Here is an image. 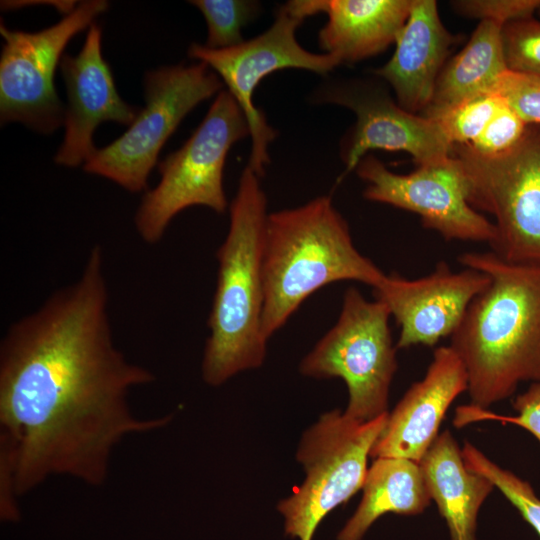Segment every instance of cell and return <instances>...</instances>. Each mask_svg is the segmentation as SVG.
<instances>
[{"label":"cell","instance_id":"obj_31","mask_svg":"<svg viewBox=\"0 0 540 540\" xmlns=\"http://www.w3.org/2000/svg\"><path fill=\"white\" fill-rule=\"evenodd\" d=\"M538 13H539V15H540V9L538 10Z\"/></svg>","mask_w":540,"mask_h":540},{"label":"cell","instance_id":"obj_7","mask_svg":"<svg viewBox=\"0 0 540 540\" xmlns=\"http://www.w3.org/2000/svg\"><path fill=\"white\" fill-rule=\"evenodd\" d=\"M388 415L359 421L333 410L304 432L296 456L305 469V480L277 507L287 535L312 540L324 517L363 487L367 458Z\"/></svg>","mask_w":540,"mask_h":540},{"label":"cell","instance_id":"obj_3","mask_svg":"<svg viewBox=\"0 0 540 540\" xmlns=\"http://www.w3.org/2000/svg\"><path fill=\"white\" fill-rule=\"evenodd\" d=\"M266 204L260 177L246 166L230 204L228 233L216 252L217 284L201 365L203 380L211 386L260 367L265 358L262 247Z\"/></svg>","mask_w":540,"mask_h":540},{"label":"cell","instance_id":"obj_26","mask_svg":"<svg viewBox=\"0 0 540 540\" xmlns=\"http://www.w3.org/2000/svg\"><path fill=\"white\" fill-rule=\"evenodd\" d=\"M513 409L517 415L508 417L493 414L472 404L460 406L457 409L454 425L463 426L486 419L499 420L526 429L540 442V382H533L525 392L518 395L513 401Z\"/></svg>","mask_w":540,"mask_h":540},{"label":"cell","instance_id":"obj_25","mask_svg":"<svg viewBox=\"0 0 540 540\" xmlns=\"http://www.w3.org/2000/svg\"><path fill=\"white\" fill-rule=\"evenodd\" d=\"M501 43L507 70L540 77V21L533 17L502 27Z\"/></svg>","mask_w":540,"mask_h":540},{"label":"cell","instance_id":"obj_12","mask_svg":"<svg viewBox=\"0 0 540 540\" xmlns=\"http://www.w3.org/2000/svg\"><path fill=\"white\" fill-rule=\"evenodd\" d=\"M355 170L367 182L365 199L416 213L425 228L446 240L487 242L491 246L496 239L494 223L470 205L467 176L452 154L406 175L390 171L371 155L364 156Z\"/></svg>","mask_w":540,"mask_h":540},{"label":"cell","instance_id":"obj_2","mask_svg":"<svg viewBox=\"0 0 540 540\" xmlns=\"http://www.w3.org/2000/svg\"><path fill=\"white\" fill-rule=\"evenodd\" d=\"M459 262L490 278L450 344L466 369L471 404L486 409L519 383L540 382V266L511 263L493 251L466 252Z\"/></svg>","mask_w":540,"mask_h":540},{"label":"cell","instance_id":"obj_17","mask_svg":"<svg viewBox=\"0 0 540 540\" xmlns=\"http://www.w3.org/2000/svg\"><path fill=\"white\" fill-rule=\"evenodd\" d=\"M456 42L457 36L443 25L435 0H413L392 57L372 72L389 83L401 108L422 115Z\"/></svg>","mask_w":540,"mask_h":540},{"label":"cell","instance_id":"obj_15","mask_svg":"<svg viewBox=\"0 0 540 540\" xmlns=\"http://www.w3.org/2000/svg\"><path fill=\"white\" fill-rule=\"evenodd\" d=\"M61 72L67 91L65 134L54 161L65 167L83 165L96 147L99 124L114 121L131 125L138 111L118 94L109 64L102 54V31L93 23L76 56L63 55Z\"/></svg>","mask_w":540,"mask_h":540},{"label":"cell","instance_id":"obj_16","mask_svg":"<svg viewBox=\"0 0 540 540\" xmlns=\"http://www.w3.org/2000/svg\"><path fill=\"white\" fill-rule=\"evenodd\" d=\"M467 388V372L458 355L450 346L437 348L424 378L412 384L388 415L370 456L419 463L438 436L449 406Z\"/></svg>","mask_w":540,"mask_h":540},{"label":"cell","instance_id":"obj_5","mask_svg":"<svg viewBox=\"0 0 540 540\" xmlns=\"http://www.w3.org/2000/svg\"><path fill=\"white\" fill-rule=\"evenodd\" d=\"M250 136L248 121L228 90L220 91L184 145L159 163L160 181L144 194L134 223L140 238L155 244L172 219L192 206L225 213L223 171L233 144Z\"/></svg>","mask_w":540,"mask_h":540},{"label":"cell","instance_id":"obj_18","mask_svg":"<svg viewBox=\"0 0 540 540\" xmlns=\"http://www.w3.org/2000/svg\"><path fill=\"white\" fill-rule=\"evenodd\" d=\"M307 16L327 15L318 33L320 48L339 64L384 52L405 25L413 0H301Z\"/></svg>","mask_w":540,"mask_h":540},{"label":"cell","instance_id":"obj_20","mask_svg":"<svg viewBox=\"0 0 540 540\" xmlns=\"http://www.w3.org/2000/svg\"><path fill=\"white\" fill-rule=\"evenodd\" d=\"M362 488L361 502L338 540H361L380 516L390 512L419 514L431 499L419 463L406 458H376Z\"/></svg>","mask_w":540,"mask_h":540},{"label":"cell","instance_id":"obj_9","mask_svg":"<svg viewBox=\"0 0 540 540\" xmlns=\"http://www.w3.org/2000/svg\"><path fill=\"white\" fill-rule=\"evenodd\" d=\"M223 86L202 62L149 71L144 78L145 106L122 136L95 149L83 169L132 193L148 190V177L168 138L190 111Z\"/></svg>","mask_w":540,"mask_h":540},{"label":"cell","instance_id":"obj_14","mask_svg":"<svg viewBox=\"0 0 540 540\" xmlns=\"http://www.w3.org/2000/svg\"><path fill=\"white\" fill-rule=\"evenodd\" d=\"M489 283L483 272L469 268L453 272L440 262L432 273L413 280L386 275L373 292L399 325L396 347L403 349L418 344L433 346L451 336L472 300Z\"/></svg>","mask_w":540,"mask_h":540},{"label":"cell","instance_id":"obj_28","mask_svg":"<svg viewBox=\"0 0 540 540\" xmlns=\"http://www.w3.org/2000/svg\"><path fill=\"white\" fill-rule=\"evenodd\" d=\"M493 91L498 92L526 124L540 125V77L506 71Z\"/></svg>","mask_w":540,"mask_h":540},{"label":"cell","instance_id":"obj_6","mask_svg":"<svg viewBox=\"0 0 540 540\" xmlns=\"http://www.w3.org/2000/svg\"><path fill=\"white\" fill-rule=\"evenodd\" d=\"M390 317L383 302L369 301L355 287L348 288L337 322L300 364L303 375L343 379L349 394L344 413L359 421L387 412L397 370Z\"/></svg>","mask_w":540,"mask_h":540},{"label":"cell","instance_id":"obj_23","mask_svg":"<svg viewBox=\"0 0 540 540\" xmlns=\"http://www.w3.org/2000/svg\"><path fill=\"white\" fill-rule=\"evenodd\" d=\"M205 18L208 34L204 44L211 49H225L244 42L241 30L260 11V3L251 0H193Z\"/></svg>","mask_w":540,"mask_h":540},{"label":"cell","instance_id":"obj_4","mask_svg":"<svg viewBox=\"0 0 540 540\" xmlns=\"http://www.w3.org/2000/svg\"><path fill=\"white\" fill-rule=\"evenodd\" d=\"M386 276L355 247L328 196L268 214L262 247V329L269 339L318 289L351 280L376 287Z\"/></svg>","mask_w":540,"mask_h":540},{"label":"cell","instance_id":"obj_11","mask_svg":"<svg viewBox=\"0 0 540 540\" xmlns=\"http://www.w3.org/2000/svg\"><path fill=\"white\" fill-rule=\"evenodd\" d=\"M108 6L105 0L78 2L57 24L33 33L11 30L1 22V124L20 122L43 134L64 125L65 107L54 85L56 67L69 41Z\"/></svg>","mask_w":540,"mask_h":540},{"label":"cell","instance_id":"obj_1","mask_svg":"<svg viewBox=\"0 0 540 540\" xmlns=\"http://www.w3.org/2000/svg\"><path fill=\"white\" fill-rule=\"evenodd\" d=\"M155 380L116 346L104 252L94 245L80 276L13 322L0 343V512L53 476L107 480L116 447L166 426L140 418L132 389Z\"/></svg>","mask_w":540,"mask_h":540},{"label":"cell","instance_id":"obj_29","mask_svg":"<svg viewBox=\"0 0 540 540\" xmlns=\"http://www.w3.org/2000/svg\"><path fill=\"white\" fill-rule=\"evenodd\" d=\"M451 5L463 16L492 21L503 27L533 17L540 9V0H457Z\"/></svg>","mask_w":540,"mask_h":540},{"label":"cell","instance_id":"obj_8","mask_svg":"<svg viewBox=\"0 0 540 540\" xmlns=\"http://www.w3.org/2000/svg\"><path fill=\"white\" fill-rule=\"evenodd\" d=\"M469 183L468 201L495 218L493 252L517 264L540 266V125L528 124L509 150L482 156L453 145Z\"/></svg>","mask_w":540,"mask_h":540},{"label":"cell","instance_id":"obj_22","mask_svg":"<svg viewBox=\"0 0 540 540\" xmlns=\"http://www.w3.org/2000/svg\"><path fill=\"white\" fill-rule=\"evenodd\" d=\"M461 453L465 466L489 479L540 536V498L530 483L501 468L469 442H465Z\"/></svg>","mask_w":540,"mask_h":540},{"label":"cell","instance_id":"obj_27","mask_svg":"<svg viewBox=\"0 0 540 540\" xmlns=\"http://www.w3.org/2000/svg\"><path fill=\"white\" fill-rule=\"evenodd\" d=\"M527 125L504 99L483 132L465 146L482 156L504 153L520 140Z\"/></svg>","mask_w":540,"mask_h":540},{"label":"cell","instance_id":"obj_30","mask_svg":"<svg viewBox=\"0 0 540 540\" xmlns=\"http://www.w3.org/2000/svg\"><path fill=\"white\" fill-rule=\"evenodd\" d=\"M78 2L71 0H50V1H33V0H13V1H1V8L5 10L19 9L22 7L32 5H49L60 11L61 13L68 15L77 6Z\"/></svg>","mask_w":540,"mask_h":540},{"label":"cell","instance_id":"obj_24","mask_svg":"<svg viewBox=\"0 0 540 540\" xmlns=\"http://www.w3.org/2000/svg\"><path fill=\"white\" fill-rule=\"evenodd\" d=\"M503 100L496 91L481 93L461 101L434 120L453 145H468L483 132Z\"/></svg>","mask_w":540,"mask_h":540},{"label":"cell","instance_id":"obj_10","mask_svg":"<svg viewBox=\"0 0 540 540\" xmlns=\"http://www.w3.org/2000/svg\"><path fill=\"white\" fill-rule=\"evenodd\" d=\"M306 18L299 0L288 1L278 8L273 24L250 40L225 49L198 43L188 48V55L211 68L241 107L251 137L247 166L260 178L270 163L268 148L277 131L253 102L256 87L278 70L295 68L325 75L340 65L334 57L310 52L299 44L296 30Z\"/></svg>","mask_w":540,"mask_h":540},{"label":"cell","instance_id":"obj_19","mask_svg":"<svg viewBox=\"0 0 540 540\" xmlns=\"http://www.w3.org/2000/svg\"><path fill=\"white\" fill-rule=\"evenodd\" d=\"M419 465L431 499L446 520L451 540H475L478 511L494 484L465 466L461 450L448 430L436 437Z\"/></svg>","mask_w":540,"mask_h":540},{"label":"cell","instance_id":"obj_21","mask_svg":"<svg viewBox=\"0 0 540 540\" xmlns=\"http://www.w3.org/2000/svg\"><path fill=\"white\" fill-rule=\"evenodd\" d=\"M502 26L480 21L465 47L442 69L423 116L436 119L472 96L494 90L506 72L501 43Z\"/></svg>","mask_w":540,"mask_h":540},{"label":"cell","instance_id":"obj_13","mask_svg":"<svg viewBox=\"0 0 540 540\" xmlns=\"http://www.w3.org/2000/svg\"><path fill=\"white\" fill-rule=\"evenodd\" d=\"M317 102L352 110L355 125L341 143L346 173L370 150L404 151L418 167L451 156L453 144L438 121L401 108L380 86L359 80L331 82L315 93Z\"/></svg>","mask_w":540,"mask_h":540}]
</instances>
